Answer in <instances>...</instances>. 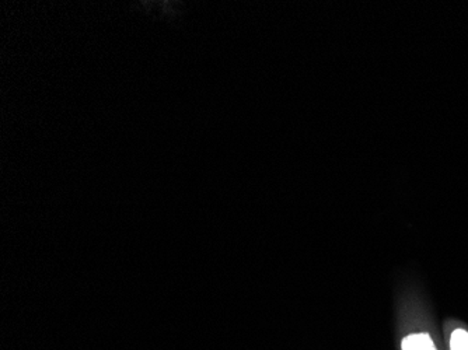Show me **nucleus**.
<instances>
[{
	"instance_id": "nucleus-1",
	"label": "nucleus",
	"mask_w": 468,
	"mask_h": 350,
	"mask_svg": "<svg viewBox=\"0 0 468 350\" xmlns=\"http://www.w3.org/2000/svg\"><path fill=\"white\" fill-rule=\"evenodd\" d=\"M402 350H437L432 337L425 332L409 333L402 340Z\"/></svg>"
},
{
	"instance_id": "nucleus-2",
	"label": "nucleus",
	"mask_w": 468,
	"mask_h": 350,
	"mask_svg": "<svg viewBox=\"0 0 468 350\" xmlns=\"http://www.w3.org/2000/svg\"><path fill=\"white\" fill-rule=\"evenodd\" d=\"M450 350H468V330L457 328L451 332Z\"/></svg>"
}]
</instances>
